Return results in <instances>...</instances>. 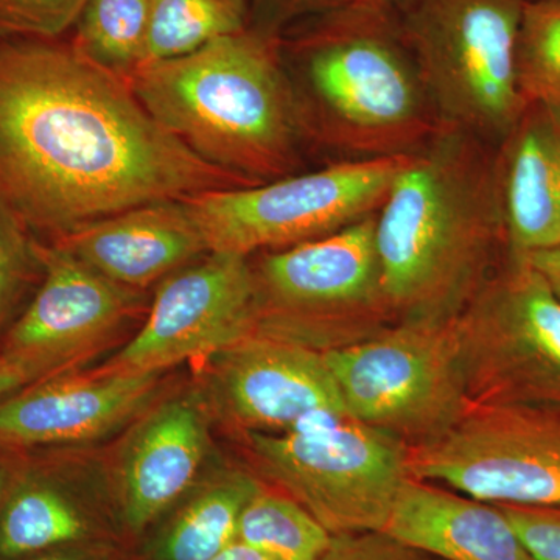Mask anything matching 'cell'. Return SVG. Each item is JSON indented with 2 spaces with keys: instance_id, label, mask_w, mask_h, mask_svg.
I'll return each instance as SVG.
<instances>
[{
  "instance_id": "1",
  "label": "cell",
  "mask_w": 560,
  "mask_h": 560,
  "mask_svg": "<svg viewBox=\"0 0 560 560\" xmlns=\"http://www.w3.org/2000/svg\"><path fill=\"white\" fill-rule=\"evenodd\" d=\"M254 186L154 119L72 39H0V201L51 241L114 213Z\"/></svg>"
},
{
  "instance_id": "2",
  "label": "cell",
  "mask_w": 560,
  "mask_h": 560,
  "mask_svg": "<svg viewBox=\"0 0 560 560\" xmlns=\"http://www.w3.org/2000/svg\"><path fill=\"white\" fill-rule=\"evenodd\" d=\"M375 248L396 324L458 318L510 254L497 147L455 128L434 132L377 210Z\"/></svg>"
},
{
  "instance_id": "3",
  "label": "cell",
  "mask_w": 560,
  "mask_h": 560,
  "mask_svg": "<svg viewBox=\"0 0 560 560\" xmlns=\"http://www.w3.org/2000/svg\"><path fill=\"white\" fill-rule=\"evenodd\" d=\"M280 44L308 143L340 161L410 156L442 127L396 11L352 0Z\"/></svg>"
},
{
  "instance_id": "4",
  "label": "cell",
  "mask_w": 560,
  "mask_h": 560,
  "mask_svg": "<svg viewBox=\"0 0 560 560\" xmlns=\"http://www.w3.org/2000/svg\"><path fill=\"white\" fill-rule=\"evenodd\" d=\"M280 36L249 27L201 49L139 66L136 97L201 160L248 180L294 175L308 143Z\"/></svg>"
},
{
  "instance_id": "5",
  "label": "cell",
  "mask_w": 560,
  "mask_h": 560,
  "mask_svg": "<svg viewBox=\"0 0 560 560\" xmlns=\"http://www.w3.org/2000/svg\"><path fill=\"white\" fill-rule=\"evenodd\" d=\"M375 215L334 234L250 259L256 331L327 353L396 324L383 289Z\"/></svg>"
},
{
  "instance_id": "6",
  "label": "cell",
  "mask_w": 560,
  "mask_h": 560,
  "mask_svg": "<svg viewBox=\"0 0 560 560\" xmlns=\"http://www.w3.org/2000/svg\"><path fill=\"white\" fill-rule=\"evenodd\" d=\"M525 0H412L401 31L442 127L497 147L528 103L517 77Z\"/></svg>"
},
{
  "instance_id": "7",
  "label": "cell",
  "mask_w": 560,
  "mask_h": 560,
  "mask_svg": "<svg viewBox=\"0 0 560 560\" xmlns=\"http://www.w3.org/2000/svg\"><path fill=\"white\" fill-rule=\"evenodd\" d=\"M453 329L471 407L560 411V298L522 256L508 254Z\"/></svg>"
},
{
  "instance_id": "8",
  "label": "cell",
  "mask_w": 560,
  "mask_h": 560,
  "mask_svg": "<svg viewBox=\"0 0 560 560\" xmlns=\"http://www.w3.org/2000/svg\"><path fill=\"white\" fill-rule=\"evenodd\" d=\"M411 156L338 161L257 186L202 191L186 202L209 253L250 257L318 241L377 212Z\"/></svg>"
},
{
  "instance_id": "9",
  "label": "cell",
  "mask_w": 560,
  "mask_h": 560,
  "mask_svg": "<svg viewBox=\"0 0 560 560\" xmlns=\"http://www.w3.org/2000/svg\"><path fill=\"white\" fill-rule=\"evenodd\" d=\"M243 436L265 485L298 501L331 536L385 529L408 477L407 445L353 419Z\"/></svg>"
},
{
  "instance_id": "10",
  "label": "cell",
  "mask_w": 560,
  "mask_h": 560,
  "mask_svg": "<svg viewBox=\"0 0 560 560\" xmlns=\"http://www.w3.org/2000/svg\"><path fill=\"white\" fill-rule=\"evenodd\" d=\"M324 359L350 418L408 448L436 441L470 410L453 320L393 324Z\"/></svg>"
},
{
  "instance_id": "11",
  "label": "cell",
  "mask_w": 560,
  "mask_h": 560,
  "mask_svg": "<svg viewBox=\"0 0 560 560\" xmlns=\"http://www.w3.org/2000/svg\"><path fill=\"white\" fill-rule=\"evenodd\" d=\"M407 467L488 503L560 508V411L470 407L436 441L408 448Z\"/></svg>"
},
{
  "instance_id": "12",
  "label": "cell",
  "mask_w": 560,
  "mask_h": 560,
  "mask_svg": "<svg viewBox=\"0 0 560 560\" xmlns=\"http://www.w3.org/2000/svg\"><path fill=\"white\" fill-rule=\"evenodd\" d=\"M256 331L250 257L209 253L165 278L136 337L105 370L162 374L212 359Z\"/></svg>"
},
{
  "instance_id": "13",
  "label": "cell",
  "mask_w": 560,
  "mask_h": 560,
  "mask_svg": "<svg viewBox=\"0 0 560 560\" xmlns=\"http://www.w3.org/2000/svg\"><path fill=\"white\" fill-rule=\"evenodd\" d=\"M210 360L213 405L243 433H290L352 419L316 350L253 334Z\"/></svg>"
},
{
  "instance_id": "14",
  "label": "cell",
  "mask_w": 560,
  "mask_h": 560,
  "mask_svg": "<svg viewBox=\"0 0 560 560\" xmlns=\"http://www.w3.org/2000/svg\"><path fill=\"white\" fill-rule=\"evenodd\" d=\"M43 282L7 335V355L28 361L44 378L102 348L142 305L127 289L54 245H39Z\"/></svg>"
},
{
  "instance_id": "15",
  "label": "cell",
  "mask_w": 560,
  "mask_h": 560,
  "mask_svg": "<svg viewBox=\"0 0 560 560\" xmlns=\"http://www.w3.org/2000/svg\"><path fill=\"white\" fill-rule=\"evenodd\" d=\"M117 456L114 493L121 529L140 536L195 488L209 451L206 412L195 397L147 408Z\"/></svg>"
},
{
  "instance_id": "16",
  "label": "cell",
  "mask_w": 560,
  "mask_h": 560,
  "mask_svg": "<svg viewBox=\"0 0 560 560\" xmlns=\"http://www.w3.org/2000/svg\"><path fill=\"white\" fill-rule=\"evenodd\" d=\"M160 377L102 368L90 375L43 378L0 400V442L50 445L101 440L149 408Z\"/></svg>"
},
{
  "instance_id": "17",
  "label": "cell",
  "mask_w": 560,
  "mask_h": 560,
  "mask_svg": "<svg viewBox=\"0 0 560 560\" xmlns=\"http://www.w3.org/2000/svg\"><path fill=\"white\" fill-rule=\"evenodd\" d=\"M51 243L106 279L139 291L209 254L186 198L127 209Z\"/></svg>"
},
{
  "instance_id": "18",
  "label": "cell",
  "mask_w": 560,
  "mask_h": 560,
  "mask_svg": "<svg viewBox=\"0 0 560 560\" xmlns=\"http://www.w3.org/2000/svg\"><path fill=\"white\" fill-rule=\"evenodd\" d=\"M508 248L526 256L560 246V109L529 103L497 145Z\"/></svg>"
},
{
  "instance_id": "19",
  "label": "cell",
  "mask_w": 560,
  "mask_h": 560,
  "mask_svg": "<svg viewBox=\"0 0 560 560\" xmlns=\"http://www.w3.org/2000/svg\"><path fill=\"white\" fill-rule=\"evenodd\" d=\"M383 530L441 560H539L499 504L411 475Z\"/></svg>"
},
{
  "instance_id": "20",
  "label": "cell",
  "mask_w": 560,
  "mask_h": 560,
  "mask_svg": "<svg viewBox=\"0 0 560 560\" xmlns=\"http://www.w3.org/2000/svg\"><path fill=\"white\" fill-rule=\"evenodd\" d=\"M261 485L237 467L217 471L172 508L147 541L142 560H212L237 540L242 512Z\"/></svg>"
},
{
  "instance_id": "21",
  "label": "cell",
  "mask_w": 560,
  "mask_h": 560,
  "mask_svg": "<svg viewBox=\"0 0 560 560\" xmlns=\"http://www.w3.org/2000/svg\"><path fill=\"white\" fill-rule=\"evenodd\" d=\"M98 541H113L98 512L51 482H25L0 512V556L5 559Z\"/></svg>"
},
{
  "instance_id": "22",
  "label": "cell",
  "mask_w": 560,
  "mask_h": 560,
  "mask_svg": "<svg viewBox=\"0 0 560 560\" xmlns=\"http://www.w3.org/2000/svg\"><path fill=\"white\" fill-rule=\"evenodd\" d=\"M249 27L250 0H151L145 62L183 57Z\"/></svg>"
},
{
  "instance_id": "23",
  "label": "cell",
  "mask_w": 560,
  "mask_h": 560,
  "mask_svg": "<svg viewBox=\"0 0 560 560\" xmlns=\"http://www.w3.org/2000/svg\"><path fill=\"white\" fill-rule=\"evenodd\" d=\"M331 534L298 501L261 485L238 522L237 540L276 560H318Z\"/></svg>"
},
{
  "instance_id": "24",
  "label": "cell",
  "mask_w": 560,
  "mask_h": 560,
  "mask_svg": "<svg viewBox=\"0 0 560 560\" xmlns=\"http://www.w3.org/2000/svg\"><path fill=\"white\" fill-rule=\"evenodd\" d=\"M151 0H88L72 43L88 58L128 77L145 62Z\"/></svg>"
},
{
  "instance_id": "25",
  "label": "cell",
  "mask_w": 560,
  "mask_h": 560,
  "mask_svg": "<svg viewBox=\"0 0 560 560\" xmlns=\"http://www.w3.org/2000/svg\"><path fill=\"white\" fill-rule=\"evenodd\" d=\"M518 86L525 102L560 109V2L525 0L517 43Z\"/></svg>"
},
{
  "instance_id": "26",
  "label": "cell",
  "mask_w": 560,
  "mask_h": 560,
  "mask_svg": "<svg viewBox=\"0 0 560 560\" xmlns=\"http://www.w3.org/2000/svg\"><path fill=\"white\" fill-rule=\"evenodd\" d=\"M39 245L35 234L0 201V324L35 272H43Z\"/></svg>"
},
{
  "instance_id": "27",
  "label": "cell",
  "mask_w": 560,
  "mask_h": 560,
  "mask_svg": "<svg viewBox=\"0 0 560 560\" xmlns=\"http://www.w3.org/2000/svg\"><path fill=\"white\" fill-rule=\"evenodd\" d=\"M88 0H0V39H58Z\"/></svg>"
},
{
  "instance_id": "28",
  "label": "cell",
  "mask_w": 560,
  "mask_h": 560,
  "mask_svg": "<svg viewBox=\"0 0 560 560\" xmlns=\"http://www.w3.org/2000/svg\"><path fill=\"white\" fill-rule=\"evenodd\" d=\"M318 560H441L405 544L386 530L338 534Z\"/></svg>"
},
{
  "instance_id": "29",
  "label": "cell",
  "mask_w": 560,
  "mask_h": 560,
  "mask_svg": "<svg viewBox=\"0 0 560 560\" xmlns=\"http://www.w3.org/2000/svg\"><path fill=\"white\" fill-rule=\"evenodd\" d=\"M352 0H250V27L282 38L302 22L342 9Z\"/></svg>"
},
{
  "instance_id": "30",
  "label": "cell",
  "mask_w": 560,
  "mask_h": 560,
  "mask_svg": "<svg viewBox=\"0 0 560 560\" xmlns=\"http://www.w3.org/2000/svg\"><path fill=\"white\" fill-rule=\"evenodd\" d=\"M499 506L537 559L560 560V508Z\"/></svg>"
},
{
  "instance_id": "31",
  "label": "cell",
  "mask_w": 560,
  "mask_h": 560,
  "mask_svg": "<svg viewBox=\"0 0 560 560\" xmlns=\"http://www.w3.org/2000/svg\"><path fill=\"white\" fill-rule=\"evenodd\" d=\"M43 378L44 375L38 368L33 366L28 361L7 355V353L0 357V399L16 393L21 386L43 381Z\"/></svg>"
},
{
  "instance_id": "32",
  "label": "cell",
  "mask_w": 560,
  "mask_h": 560,
  "mask_svg": "<svg viewBox=\"0 0 560 560\" xmlns=\"http://www.w3.org/2000/svg\"><path fill=\"white\" fill-rule=\"evenodd\" d=\"M18 560H125L114 541L77 545Z\"/></svg>"
},
{
  "instance_id": "33",
  "label": "cell",
  "mask_w": 560,
  "mask_h": 560,
  "mask_svg": "<svg viewBox=\"0 0 560 560\" xmlns=\"http://www.w3.org/2000/svg\"><path fill=\"white\" fill-rule=\"evenodd\" d=\"M560 298V246L522 256Z\"/></svg>"
},
{
  "instance_id": "34",
  "label": "cell",
  "mask_w": 560,
  "mask_h": 560,
  "mask_svg": "<svg viewBox=\"0 0 560 560\" xmlns=\"http://www.w3.org/2000/svg\"><path fill=\"white\" fill-rule=\"evenodd\" d=\"M212 560H276L270 556L265 555L256 548L249 547V545L242 544V541L235 540L230 547L224 548L219 556H215Z\"/></svg>"
},
{
  "instance_id": "35",
  "label": "cell",
  "mask_w": 560,
  "mask_h": 560,
  "mask_svg": "<svg viewBox=\"0 0 560 560\" xmlns=\"http://www.w3.org/2000/svg\"><path fill=\"white\" fill-rule=\"evenodd\" d=\"M371 2L378 3V5L386 7L396 11V13H404L405 9L412 2V0H371Z\"/></svg>"
},
{
  "instance_id": "36",
  "label": "cell",
  "mask_w": 560,
  "mask_h": 560,
  "mask_svg": "<svg viewBox=\"0 0 560 560\" xmlns=\"http://www.w3.org/2000/svg\"><path fill=\"white\" fill-rule=\"evenodd\" d=\"M528 2H560V0H528Z\"/></svg>"
},
{
  "instance_id": "37",
  "label": "cell",
  "mask_w": 560,
  "mask_h": 560,
  "mask_svg": "<svg viewBox=\"0 0 560 560\" xmlns=\"http://www.w3.org/2000/svg\"><path fill=\"white\" fill-rule=\"evenodd\" d=\"M2 490H3V480H2V477H0V497H2Z\"/></svg>"
}]
</instances>
